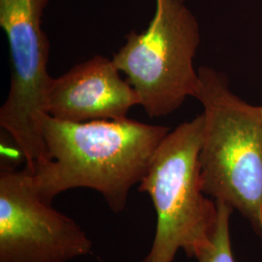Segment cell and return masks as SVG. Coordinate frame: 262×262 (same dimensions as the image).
Returning <instances> with one entry per match:
<instances>
[{
    "instance_id": "obj_1",
    "label": "cell",
    "mask_w": 262,
    "mask_h": 262,
    "mask_svg": "<svg viewBox=\"0 0 262 262\" xmlns=\"http://www.w3.org/2000/svg\"><path fill=\"white\" fill-rule=\"evenodd\" d=\"M169 131L129 119L71 122L46 115V160L30 172L38 194L52 203L67 190L91 188L112 212L122 213L131 188L140 183Z\"/></svg>"
},
{
    "instance_id": "obj_2",
    "label": "cell",
    "mask_w": 262,
    "mask_h": 262,
    "mask_svg": "<svg viewBox=\"0 0 262 262\" xmlns=\"http://www.w3.org/2000/svg\"><path fill=\"white\" fill-rule=\"evenodd\" d=\"M196 98L203 106L200 150L204 193L237 210L262 240V116L233 94L226 76L198 69Z\"/></svg>"
},
{
    "instance_id": "obj_3",
    "label": "cell",
    "mask_w": 262,
    "mask_h": 262,
    "mask_svg": "<svg viewBox=\"0 0 262 262\" xmlns=\"http://www.w3.org/2000/svg\"><path fill=\"white\" fill-rule=\"evenodd\" d=\"M204 123L201 114L169 131L139 183L138 190L150 197L157 213L155 238L142 262H173L180 250L196 258L211 243L217 206L202 188Z\"/></svg>"
},
{
    "instance_id": "obj_4",
    "label": "cell",
    "mask_w": 262,
    "mask_h": 262,
    "mask_svg": "<svg viewBox=\"0 0 262 262\" xmlns=\"http://www.w3.org/2000/svg\"><path fill=\"white\" fill-rule=\"evenodd\" d=\"M113 57L150 118L176 111L187 97L195 98L199 74L194 57L200 28L186 0H156L147 29L131 31Z\"/></svg>"
},
{
    "instance_id": "obj_5",
    "label": "cell",
    "mask_w": 262,
    "mask_h": 262,
    "mask_svg": "<svg viewBox=\"0 0 262 262\" xmlns=\"http://www.w3.org/2000/svg\"><path fill=\"white\" fill-rule=\"evenodd\" d=\"M49 0H0V27L9 45V94L0 125L26 159L28 171L46 160L42 122L53 78L47 70L50 42L42 28Z\"/></svg>"
},
{
    "instance_id": "obj_6",
    "label": "cell",
    "mask_w": 262,
    "mask_h": 262,
    "mask_svg": "<svg viewBox=\"0 0 262 262\" xmlns=\"http://www.w3.org/2000/svg\"><path fill=\"white\" fill-rule=\"evenodd\" d=\"M84 229L38 194L28 169L0 174V262H69L93 253Z\"/></svg>"
},
{
    "instance_id": "obj_7",
    "label": "cell",
    "mask_w": 262,
    "mask_h": 262,
    "mask_svg": "<svg viewBox=\"0 0 262 262\" xmlns=\"http://www.w3.org/2000/svg\"><path fill=\"white\" fill-rule=\"evenodd\" d=\"M113 59L95 56L53 78L48 90L45 112L71 122L121 121L140 105L139 97L120 75Z\"/></svg>"
},
{
    "instance_id": "obj_8",
    "label": "cell",
    "mask_w": 262,
    "mask_h": 262,
    "mask_svg": "<svg viewBox=\"0 0 262 262\" xmlns=\"http://www.w3.org/2000/svg\"><path fill=\"white\" fill-rule=\"evenodd\" d=\"M217 206V222L211 243L196 256L198 262H235L230 239V216L234 211L221 201Z\"/></svg>"
},
{
    "instance_id": "obj_9",
    "label": "cell",
    "mask_w": 262,
    "mask_h": 262,
    "mask_svg": "<svg viewBox=\"0 0 262 262\" xmlns=\"http://www.w3.org/2000/svg\"><path fill=\"white\" fill-rule=\"evenodd\" d=\"M259 108H260V112H261V116H262V105H261V106H259Z\"/></svg>"
}]
</instances>
